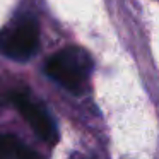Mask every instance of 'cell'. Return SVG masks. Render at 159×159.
I'll use <instances>...</instances> for the list:
<instances>
[{
  "label": "cell",
  "instance_id": "obj_1",
  "mask_svg": "<svg viewBox=\"0 0 159 159\" xmlns=\"http://www.w3.org/2000/svg\"><path fill=\"white\" fill-rule=\"evenodd\" d=\"M93 70V60L82 48L70 46L55 53L46 62V74L72 93H79Z\"/></svg>",
  "mask_w": 159,
  "mask_h": 159
},
{
  "label": "cell",
  "instance_id": "obj_2",
  "mask_svg": "<svg viewBox=\"0 0 159 159\" xmlns=\"http://www.w3.org/2000/svg\"><path fill=\"white\" fill-rule=\"evenodd\" d=\"M39 46V29L34 19H17L7 28L0 29V53L7 58L26 62Z\"/></svg>",
  "mask_w": 159,
  "mask_h": 159
},
{
  "label": "cell",
  "instance_id": "obj_3",
  "mask_svg": "<svg viewBox=\"0 0 159 159\" xmlns=\"http://www.w3.org/2000/svg\"><path fill=\"white\" fill-rule=\"evenodd\" d=\"M11 101L16 104L19 113L26 118V121L31 125L34 134L38 135L41 140L48 142L50 145H55L57 142H58L57 125L45 108L36 104V103H33L26 94H19V93L11 94Z\"/></svg>",
  "mask_w": 159,
  "mask_h": 159
},
{
  "label": "cell",
  "instance_id": "obj_4",
  "mask_svg": "<svg viewBox=\"0 0 159 159\" xmlns=\"http://www.w3.org/2000/svg\"><path fill=\"white\" fill-rule=\"evenodd\" d=\"M0 159H43L11 134L0 135Z\"/></svg>",
  "mask_w": 159,
  "mask_h": 159
},
{
  "label": "cell",
  "instance_id": "obj_5",
  "mask_svg": "<svg viewBox=\"0 0 159 159\" xmlns=\"http://www.w3.org/2000/svg\"><path fill=\"white\" fill-rule=\"evenodd\" d=\"M4 103H5V98H4V94H2V91H0V108L4 106Z\"/></svg>",
  "mask_w": 159,
  "mask_h": 159
}]
</instances>
